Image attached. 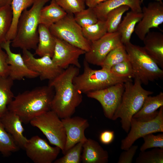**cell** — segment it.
<instances>
[{
	"mask_svg": "<svg viewBox=\"0 0 163 163\" xmlns=\"http://www.w3.org/2000/svg\"><path fill=\"white\" fill-rule=\"evenodd\" d=\"M79 73V68L71 65L49 81L48 85L55 90L51 110L60 119L71 117L82 101V93L76 89L73 82Z\"/></svg>",
	"mask_w": 163,
	"mask_h": 163,
	"instance_id": "obj_1",
	"label": "cell"
},
{
	"mask_svg": "<svg viewBox=\"0 0 163 163\" xmlns=\"http://www.w3.org/2000/svg\"><path fill=\"white\" fill-rule=\"evenodd\" d=\"M53 89L48 85L19 94L8 106V110L17 115L22 123H28L34 118L51 110Z\"/></svg>",
	"mask_w": 163,
	"mask_h": 163,
	"instance_id": "obj_2",
	"label": "cell"
},
{
	"mask_svg": "<svg viewBox=\"0 0 163 163\" xmlns=\"http://www.w3.org/2000/svg\"><path fill=\"white\" fill-rule=\"evenodd\" d=\"M49 0H34L29 9L24 10L18 23L14 38L11 46L22 50H35L38 43V27L40 10Z\"/></svg>",
	"mask_w": 163,
	"mask_h": 163,
	"instance_id": "obj_3",
	"label": "cell"
},
{
	"mask_svg": "<svg viewBox=\"0 0 163 163\" xmlns=\"http://www.w3.org/2000/svg\"><path fill=\"white\" fill-rule=\"evenodd\" d=\"M134 79L133 83L132 80L124 83V90L121 101L112 119L120 118L122 127L126 133L129 130L133 116L141 109L145 98L153 93L143 88L139 79Z\"/></svg>",
	"mask_w": 163,
	"mask_h": 163,
	"instance_id": "obj_4",
	"label": "cell"
},
{
	"mask_svg": "<svg viewBox=\"0 0 163 163\" xmlns=\"http://www.w3.org/2000/svg\"><path fill=\"white\" fill-rule=\"evenodd\" d=\"M83 72L75 77L73 83L75 88L82 93L102 89L119 83L131 80V78L117 76L110 70L101 68H91L85 60Z\"/></svg>",
	"mask_w": 163,
	"mask_h": 163,
	"instance_id": "obj_5",
	"label": "cell"
},
{
	"mask_svg": "<svg viewBox=\"0 0 163 163\" xmlns=\"http://www.w3.org/2000/svg\"><path fill=\"white\" fill-rule=\"evenodd\" d=\"M124 45L132 66L133 78L138 79L145 85H148L149 82L163 79V70L143 47L131 42Z\"/></svg>",
	"mask_w": 163,
	"mask_h": 163,
	"instance_id": "obj_6",
	"label": "cell"
},
{
	"mask_svg": "<svg viewBox=\"0 0 163 163\" xmlns=\"http://www.w3.org/2000/svg\"><path fill=\"white\" fill-rule=\"evenodd\" d=\"M43 134L50 143L59 147L63 154L66 142V130L61 120L50 110L33 119L30 122Z\"/></svg>",
	"mask_w": 163,
	"mask_h": 163,
	"instance_id": "obj_7",
	"label": "cell"
},
{
	"mask_svg": "<svg viewBox=\"0 0 163 163\" xmlns=\"http://www.w3.org/2000/svg\"><path fill=\"white\" fill-rule=\"evenodd\" d=\"M52 34L85 52L90 48L91 42L84 36L82 28L74 19V14H67L62 19L49 27Z\"/></svg>",
	"mask_w": 163,
	"mask_h": 163,
	"instance_id": "obj_8",
	"label": "cell"
},
{
	"mask_svg": "<svg viewBox=\"0 0 163 163\" xmlns=\"http://www.w3.org/2000/svg\"><path fill=\"white\" fill-rule=\"evenodd\" d=\"M163 132V106L160 108L157 116L148 121H141L132 118L127 136L121 141L120 148L126 150L139 138L150 133Z\"/></svg>",
	"mask_w": 163,
	"mask_h": 163,
	"instance_id": "obj_9",
	"label": "cell"
},
{
	"mask_svg": "<svg viewBox=\"0 0 163 163\" xmlns=\"http://www.w3.org/2000/svg\"><path fill=\"white\" fill-rule=\"evenodd\" d=\"M122 44L118 32H107L100 39L91 42L89 50L85 54L84 60L88 64L101 66L109 53Z\"/></svg>",
	"mask_w": 163,
	"mask_h": 163,
	"instance_id": "obj_10",
	"label": "cell"
},
{
	"mask_svg": "<svg viewBox=\"0 0 163 163\" xmlns=\"http://www.w3.org/2000/svg\"><path fill=\"white\" fill-rule=\"evenodd\" d=\"M124 83L88 92L86 93L87 96L97 101L102 107L105 116L112 120L121 101L124 90Z\"/></svg>",
	"mask_w": 163,
	"mask_h": 163,
	"instance_id": "obj_11",
	"label": "cell"
},
{
	"mask_svg": "<svg viewBox=\"0 0 163 163\" xmlns=\"http://www.w3.org/2000/svg\"><path fill=\"white\" fill-rule=\"evenodd\" d=\"M27 156L35 163H52L56 159L61 149L50 145L38 136L28 139L24 149Z\"/></svg>",
	"mask_w": 163,
	"mask_h": 163,
	"instance_id": "obj_12",
	"label": "cell"
},
{
	"mask_svg": "<svg viewBox=\"0 0 163 163\" xmlns=\"http://www.w3.org/2000/svg\"><path fill=\"white\" fill-rule=\"evenodd\" d=\"M142 18L136 24L134 32L142 41L152 28H159L163 23V3L155 1L149 3L142 8Z\"/></svg>",
	"mask_w": 163,
	"mask_h": 163,
	"instance_id": "obj_13",
	"label": "cell"
},
{
	"mask_svg": "<svg viewBox=\"0 0 163 163\" xmlns=\"http://www.w3.org/2000/svg\"><path fill=\"white\" fill-rule=\"evenodd\" d=\"M22 57L28 67L38 74L41 80H52L64 69L58 66L48 55L36 58L29 50H22Z\"/></svg>",
	"mask_w": 163,
	"mask_h": 163,
	"instance_id": "obj_14",
	"label": "cell"
},
{
	"mask_svg": "<svg viewBox=\"0 0 163 163\" xmlns=\"http://www.w3.org/2000/svg\"><path fill=\"white\" fill-rule=\"evenodd\" d=\"M55 38V46L51 58L53 62L63 69L71 65L80 68L79 57L86 52L62 40Z\"/></svg>",
	"mask_w": 163,
	"mask_h": 163,
	"instance_id": "obj_15",
	"label": "cell"
},
{
	"mask_svg": "<svg viewBox=\"0 0 163 163\" xmlns=\"http://www.w3.org/2000/svg\"><path fill=\"white\" fill-rule=\"evenodd\" d=\"M11 42L6 41L1 46L8 56V76L13 81L21 80L24 78H33L38 77L37 73L28 67L21 54L12 52L10 48Z\"/></svg>",
	"mask_w": 163,
	"mask_h": 163,
	"instance_id": "obj_16",
	"label": "cell"
},
{
	"mask_svg": "<svg viewBox=\"0 0 163 163\" xmlns=\"http://www.w3.org/2000/svg\"><path fill=\"white\" fill-rule=\"evenodd\" d=\"M65 127L66 142L64 155L77 143L87 139L85 131L89 124L88 120L78 116L66 117L61 119Z\"/></svg>",
	"mask_w": 163,
	"mask_h": 163,
	"instance_id": "obj_17",
	"label": "cell"
},
{
	"mask_svg": "<svg viewBox=\"0 0 163 163\" xmlns=\"http://www.w3.org/2000/svg\"><path fill=\"white\" fill-rule=\"evenodd\" d=\"M0 120L6 131L9 133L19 148L24 149L28 139L24 134L22 122L15 113L8 110Z\"/></svg>",
	"mask_w": 163,
	"mask_h": 163,
	"instance_id": "obj_18",
	"label": "cell"
},
{
	"mask_svg": "<svg viewBox=\"0 0 163 163\" xmlns=\"http://www.w3.org/2000/svg\"><path fill=\"white\" fill-rule=\"evenodd\" d=\"M144 50L156 62L163 68V34L158 32H149L142 40Z\"/></svg>",
	"mask_w": 163,
	"mask_h": 163,
	"instance_id": "obj_19",
	"label": "cell"
},
{
	"mask_svg": "<svg viewBox=\"0 0 163 163\" xmlns=\"http://www.w3.org/2000/svg\"><path fill=\"white\" fill-rule=\"evenodd\" d=\"M82 154L83 163H107L108 161V152L95 140L87 139L83 143Z\"/></svg>",
	"mask_w": 163,
	"mask_h": 163,
	"instance_id": "obj_20",
	"label": "cell"
},
{
	"mask_svg": "<svg viewBox=\"0 0 163 163\" xmlns=\"http://www.w3.org/2000/svg\"><path fill=\"white\" fill-rule=\"evenodd\" d=\"M140 0H106L92 8L98 20L106 21L108 13L123 5H127L131 10L142 12Z\"/></svg>",
	"mask_w": 163,
	"mask_h": 163,
	"instance_id": "obj_21",
	"label": "cell"
},
{
	"mask_svg": "<svg viewBox=\"0 0 163 163\" xmlns=\"http://www.w3.org/2000/svg\"><path fill=\"white\" fill-rule=\"evenodd\" d=\"M163 106V93L161 92L154 96L150 95L145 99L139 110L133 117L137 120L148 121L154 119L157 116V109Z\"/></svg>",
	"mask_w": 163,
	"mask_h": 163,
	"instance_id": "obj_22",
	"label": "cell"
},
{
	"mask_svg": "<svg viewBox=\"0 0 163 163\" xmlns=\"http://www.w3.org/2000/svg\"><path fill=\"white\" fill-rule=\"evenodd\" d=\"M142 16V12L131 10L127 12L118 26L117 31L120 34L122 43L125 45L130 42L137 24Z\"/></svg>",
	"mask_w": 163,
	"mask_h": 163,
	"instance_id": "obj_23",
	"label": "cell"
},
{
	"mask_svg": "<svg viewBox=\"0 0 163 163\" xmlns=\"http://www.w3.org/2000/svg\"><path fill=\"white\" fill-rule=\"evenodd\" d=\"M38 43L35 54L39 56L48 55L53 56L56 38L50 32L49 27L41 24L38 27Z\"/></svg>",
	"mask_w": 163,
	"mask_h": 163,
	"instance_id": "obj_24",
	"label": "cell"
},
{
	"mask_svg": "<svg viewBox=\"0 0 163 163\" xmlns=\"http://www.w3.org/2000/svg\"><path fill=\"white\" fill-rule=\"evenodd\" d=\"M67 14L55 0L51 1L49 5L44 6L40 10L39 24L49 27L62 19Z\"/></svg>",
	"mask_w": 163,
	"mask_h": 163,
	"instance_id": "obj_25",
	"label": "cell"
},
{
	"mask_svg": "<svg viewBox=\"0 0 163 163\" xmlns=\"http://www.w3.org/2000/svg\"><path fill=\"white\" fill-rule=\"evenodd\" d=\"M34 0H12L11 4L12 19L11 24L6 37V41H11L14 38L18 23L23 12L32 5Z\"/></svg>",
	"mask_w": 163,
	"mask_h": 163,
	"instance_id": "obj_26",
	"label": "cell"
},
{
	"mask_svg": "<svg viewBox=\"0 0 163 163\" xmlns=\"http://www.w3.org/2000/svg\"><path fill=\"white\" fill-rule=\"evenodd\" d=\"M13 81L8 76H0V118L8 110V106L14 97L11 90Z\"/></svg>",
	"mask_w": 163,
	"mask_h": 163,
	"instance_id": "obj_27",
	"label": "cell"
},
{
	"mask_svg": "<svg viewBox=\"0 0 163 163\" xmlns=\"http://www.w3.org/2000/svg\"><path fill=\"white\" fill-rule=\"evenodd\" d=\"M129 59L125 46L122 44L111 51L106 56L102 65V69L110 70L113 66Z\"/></svg>",
	"mask_w": 163,
	"mask_h": 163,
	"instance_id": "obj_28",
	"label": "cell"
},
{
	"mask_svg": "<svg viewBox=\"0 0 163 163\" xmlns=\"http://www.w3.org/2000/svg\"><path fill=\"white\" fill-rule=\"evenodd\" d=\"M82 28L84 37L91 42L100 39L107 32L106 21L98 20L94 24Z\"/></svg>",
	"mask_w": 163,
	"mask_h": 163,
	"instance_id": "obj_29",
	"label": "cell"
},
{
	"mask_svg": "<svg viewBox=\"0 0 163 163\" xmlns=\"http://www.w3.org/2000/svg\"><path fill=\"white\" fill-rule=\"evenodd\" d=\"M12 19L11 5L0 7V46L6 41V37L11 26Z\"/></svg>",
	"mask_w": 163,
	"mask_h": 163,
	"instance_id": "obj_30",
	"label": "cell"
},
{
	"mask_svg": "<svg viewBox=\"0 0 163 163\" xmlns=\"http://www.w3.org/2000/svg\"><path fill=\"white\" fill-rule=\"evenodd\" d=\"M19 147L5 130L0 120V152L5 156L17 151Z\"/></svg>",
	"mask_w": 163,
	"mask_h": 163,
	"instance_id": "obj_31",
	"label": "cell"
},
{
	"mask_svg": "<svg viewBox=\"0 0 163 163\" xmlns=\"http://www.w3.org/2000/svg\"><path fill=\"white\" fill-rule=\"evenodd\" d=\"M129 8L127 5H123L112 10L108 13L106 20L108 33L117 31V27L122 21L123 15Z\"/></svg>",
	"mask_w": 163,
	"mask_h": 163,
	"instance_id": "obj_32",
	"label": "cell"
},
{
	"mask_svg": "<svg viewBox=\"0 0 163 163\" xmlns=\"http://www.w3.org/2000/svg\"><path fill=\"white\" fill-rule=\"evenodd\" d=\"M85 141L80 142L69 149L62 157L56 159L54 163H80L82 162V146Z\"/></svg>",
	"mask_w": 163,
	"mask_h": 163,
	"instance_id": "obj_33",
	"label": "cell"
},
{
	"mask_svg": "<svg viewBox=\"0 0 163 163\" xmlns=\"http://www.w3.org/2000/svg\"><path fill=\"white\" fill-rule=\"evenodd\" d=\"M136 163H163V149L155 148L151 150L141 151Z\"/></svg>",
	"mask_w": 163,
	"mask_h": 163,
	"instance_id": "obj_34",
	"label": "cell"
},
{
	"mask_svg": "<svg viewBox=\"0 0 163 163\" xmlns=\"http://www.w3.org/2000/svg\"><path fill=\"white\" fill-rule=\"evenodd\" d=\"M74 17L82 28L94 24L98 20L93 8L89 7L74 14Z\"/></svg>",
	"mask_w": 163,
	"mask_h": 163,
	"instance_id": "obj_35",
	"label": "cell"
},
{
	"mask_svg": "<svg viewBox=\"0 0 163 163\" xmlns=\"http://www.w3.org/2000/svg\"><path fill=\"white\" fill-rule=\"evenodd\" d=\"M67 14H74L85 8V0H55Z\"/></svg>",
	"mask_w": 163,
	"mask_h": 163,
	"instance_id": "obj_36",
	"label": "cell"
},
{
	"mask_svg": "<svg viewBox=\"0 0 163 163\" xmlns=\"http://www.w3.org/2000/svg\"><path fill=\"white\" fill-rule=\"evenodd\" d=\"M144 143L140 148L143 151L149 148H159L163 149V134L155 135L153 133L146 135L142 137Z\"/></svg>",
	"mask_w": 163,
	"mask_h": 163,
	"instance_id": "obj_37",
	"label": "cell"
},
{
	"mask_svg": "<svg viewBox=\"0 0 163 163\" xmlns=\"http://www.w3.org/2000/svg\"><path fill=\"white\" fill-rule=\"evenodd\" d=\"M110 71L118 76L131 78H133V69L129 59L123 61L113 66Z\"/></svg>",
	"mask_w": 163,
	"mask_h": 163,
	"instance_id": "obj_38",
	"label": "cell"
},
{
	"mask_svg": "<svg viewBox=\"0 0 163 163\" xmlns=\"http://www.w3.org/2000/svg\"><path fill=\"white\" fill-rule=\"evenodd\" d=\"M138 148V146L132 145L120 154L118 163H131Z\"/></svg>",
	"mask_w": 163,
	"mask_h": 163,
	"instance_id": "obj_39",
	"label": "cell"
},
{
	"mask_svg": "<svg viewBox=\"0 0 163 163\" xmlns=\"http://www.w3.org/2000/svg\"><path fill=\"white\" fill-rule=\"evenodd\" d=\"M8 56L0 46V76H8L9 65L7 63Z\"/></svg>",
	"mask_w": 163,
	"mask_h": 163,
	"instance_id": "obj_40",
	"label": "cell"
},
{
	"mask_svg": "<svg viewBox=\"0 0 163 163\" xmlns=\"http://www.w3.org/2000/svg\"><path fill=\"white\" fill-rule=\"evenodd\" d=\"M114 132L113 131L105 130L101 133L99 136L100 141L105 145H108L113 141Z\"/></svg>",
	"mask_w": 163,
	"mask_h": 163,
	"instance_id": "obj_41",
	"label": "cell"
},
{
	"mask_svg": "<svg viewBox=\"0 0 163 163\" xmlns=\"http://www.w3.org/2000/svg\"><path fill=\"white\" fill-rule=\"evenodd\" d=\"M106 0H85V5L88 7L93 8Z\"/></svg>",
	"mask_w": 163,
	"mask_h": 163,
	"instance_id": "obj_42",
	"label": "cell"
},
{
	"mask_svg": "<svg viewBox=\"0 0 163 163\" xmlns=\"http://www.w3.org/2000/svg\"><path fill=\"white\" fill-rule=\"evenodd\" d=\"M12 0H0V7L11 5Z\"/></svg>",
	"mask_w": 163,
	"mask_h": 163,
	"instance_id": "obj_43",
	"label": "cell"
},
{
	"mask_svg": "<svg viewBox=\"0 0 163 163\" xmlns=\"http://www.w3.org/2000/svg\"><path fill=\"white\" fill-rule=\"evenodd\" d=\"M144 0H140L141 4L143 2ZM156 1L162 2V0H155Z\"/></svg>",
	"mask_w": 163,
	"mask_h": 163,
	"instance_id": "obj_44",
	"label": "cell"
},
{
	"mask_svg": "<svg viewBox=\"0 0 163 163\" xmlns=\"http://www.w3.org/2000/svg\"><path fill=\"white\" fill-rule=\"evenodd\" d=\"M50 1H52V0H49Z\"/></svg>",
	"mask_w": 163,
	"mask_h": 163,
	"instance_id": "obj_45",
	"label": "cell"
}]
</instances>
